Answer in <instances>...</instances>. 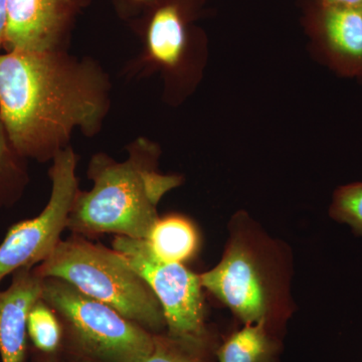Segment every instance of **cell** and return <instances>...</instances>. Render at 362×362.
Masks as SVG:
<instances>
[{
    "mask_svg": "<svg viewBox=\"0 0 362 362\" xmlns=\"http://www.w3.org/2000/svg\"><path fill=\"white\" fill-rule=\"evenodd\" d=\"M139 18L134 23L141 52L124 73L130 78L160 74L166 101L180 103L199 82L204 59L188 28L187 8L180 0H156Z\"/></svg>",
    "mask_w": 362,
    "mask_h": 362,
    "instance_id": "5",
    "label": "cell"
},
{
    "mask_svg": "<svg viewBox=\"0 0 362 362\" xmlns=\"http://www.w3.org/2000/svg\"><path fill=\"white\" fill-rule=\"evenodd\" d=\"M112 105V83L96 59L68 49L0 54V119L23 158L52 160L76 131L96 137Z\"/></svg>",
    "mask_w": 362,
    "mask_h": 362,
    "instance_id": "1",
    "label": "cell"
},
{
    "mask_svg": "<svg viewBox=\"0 0 362 362\" xmlns=\"http://www.w3.org/2000/svg\"><path fill=\"white\" fill-rule=\"evenodd\" d=\"M35 272L44 279L66 281L146 330L159 331L166 325L160 304L148 284L115 250L75 235L61 240Z\"/></svg>",
    "mask_w": 362,
    "mask_h": 362,
    "instance_id": "4",
    "label": "cell"
},
{
    "mask_svg": "<svg viewBox=\"0 0 362 362\" xmlns=\"http://www.w3.org/2000/svg\"><path fill=\"white\" fill-rule=\"evenodd\" d=\"M127 157L117 161L104 152L94 154L87 175L93 187L78 189L68 226L78 235L117 233L146 240L158 220L162 197L180 187L182 177L158 171L161 150L148 138L138 137L126 146Z\"/></svg>",
    "mask_w": 362,
    "mask_h": 362,
    "instance_id": "2",
    "label": "cell"
},
{
    "mask_svg": "<svg viewBox=\"0 0 362 362\" xmlns=\"http://www.w3.org/2000/svg\"><path fill=\"white\" fill-rule=\"evenodd\" d=\"M140 362H201L194 350L187 349L180 342L156 337L153 349Z\"/></svg>",
    "mask_w": 362,
    "mask_h": 362,
    "instance_id": "16",
    "label": "cell"
},
{
    "mask_svg": "<svg viewBox=\"0 0 362 362\" xmlns=\"http://www.w3.org/2000/svg\"><path fill=\"white\" fill-rule=\"evenodd\" d=\"M87 0H7L6 52L68 49L76 16Z\"/></svg>",
    "mask_w": 362,
    "mask_h": 362,
    "instance_id": "9",
    "label": "cell"
},
{
    "mask_svg": "<svg viewBox=\"0 0 362 362\" xmlns=\"http://www.w3.org/2000/svg\"><path fill=\"white\" fill-rule=\"evenodd\" d=\"M63 317L81 349L101 362H140L156 337L115 309L83 294L66 281L45 278L42 296Z\"/></svg>",
    "mask_w": 362,
    "mask_h": 362,
    "instance_id": "6",
    "label": "cell"
},
{
    "mask_svg": "<svg viewBox=\"0 0 362 362\" xmlns=\"http://www.w3.org/2000/svg\"><path fill=\"white\" fill-rule=\"evenodd\" d=\"M271 338L265 323L246 324L218 352L220 362H262L270 354Z\"/></svg>",
    "mask_w": 362,
    "mask_h": 362,
    "instance_id": "13",
    "label": "cell"
},
{
    "mask_svg": "<svg viewBox=\"0 0 362 362\" xmlns=\"http://www.w3.org/2000/svg\"><path fill=\"white\" fill-rule=\"evenodd\" d=\"M362 0H323V6H361Z\"/></svg>",
    "mask_w": 362,
    "mask_h": 362,
    "instance_id": "20",
    "label": "cell"
},
{
    "mask_svg": "<svg viewBox=\"0 0 362 362\" xmlns=\"http://www.w3.org/2000/svg\"><path fill=\"white\" fill-rule=\"evenodd\" d=\"M44 278L33 268L16 272L11 287L0 291V356L2 362H23L28 317L42 299Z\"/></svg>",
    "mask_w": 362,
    "mask_h": 362,
    "instance_id": "10",
    "label": "cell"
},
{
    "mask_svg": "<svg viewBox=\"0 0 362 362\" xmlns=\"http://www.w3.org/2000/svg\"><path fill=\"white\" fill-rule=\"evenodd\" d=\"M245 324L272 323L290 314V261L282 245L244 214L235 216L223 258L199 275Z\"/></svg>",
    "mask_w": 362,
    "mask_h": 362,
    "instance_id": "3",
    "label": "cell"
},
{
    "mask_svg": "<svg viewBox=\"0 0 362 362\" xmlns=\"http://www.w3.org/2000/svg\"><path fill=\"white\" fill-rule=\"evenodd\" d=\"M151 252L168 263H181L192 259L199 249L197 228L188 218L180 216L159 218L146 239Z\"/></svg>",
    "mask_w": 362,
    "mask_h": 362,
    "instance_id": "12",
    "label": "cell"
},
{
    "mask_svg": "<svg viewBox=\"0 0 362 362\" xmlns=\"http://www.w3.org/2000/svg\"><path fill=\"white\" fill-rule=\"evenodd\" d=\"M23 158L14 149L0 119V182L11 180L21 173L18 160Z\"/></svg>",
    "mask_w": 362,
    "mask_h": 362,
    "instance_id": "17",
    "label": "cell"
},
{
    "mask_svg": "<svg viewBox=\"0 0 362 362\" xmlns=\"http://www.w3.org/2000/svg\"><path fill=\"white\" fill-rule=\"evenodd\" d=\"M7 23V0H0V49L4 47Z\"/></svg>",
    "mask_w": 362,
    "mask_h": 362,
    "instance_id": "19",
    "label": "cell"
},
{
    "mask_svg": "<svg viewBox=\"0 0 362 362\" xmlns=\"http://www.w3.org/2000/svg\"><path fill=\"white\" fill-rule=\"evenodd\" d=\"M330 214L334 220L347 223L362 235V182L338 188L333 197Z\"/></svg>",
    "mask_w": 362,
    "mask_h": 362,
    "instance_id": "15",
    "label": "cell"
},
{
    "mask_svg": "<svg viewBox=\"0 0 362 362\" xmlns=\"http://www.w3.org/2000/svg\"><path fill=\"white\" fill-rule=\"evenodd\" d=\"M52 161L49 171L51 197L44 211L37 218L14 225L0 245V282L13 272L33 268L49 258L68 226L71 206L78 192L77 154L69 146Z\"/></svg>",
    "mask_w": 362,
    "mask_h": 362,
    "instance_id": "8",
    "label": "cell"
},
{
    "mask_svg": "<svg viewBox=\"0 0 362 362\" xmlns=\"http://www.w3.org/2000/svg\"><path fill=\"white\" fill-rule=\"evenodd\" d=\"M28 335L35 346L45 354L58 349L62 338L61 325L54 310L42 299L33 305L28 313Z\"/></svg>",
    "mask_w": 362,
    "mask_h": 362,
    "instance_id": "14",
    "label": "cell"
},
{
    "mask_svg": "<svg viewBox=\"0 0 362 362\" xmlns=\"http://www.w3.org/2000/svg\"><path fill=\"white\" fill-rule=\"evenodd\" d=\"M156 0H113L119 16L125 20L136 21L139 18Z\"/></svg>",
    "mask_w": 362,
    "mask_h": 362,
    "instance_id": "18",
    "label": "cell"
},
{
    "mask_svg": "<svg viewBox=\"0 0 362 362\" xmlns=\"http://www.w3.org/2000/svg\"><path fill=\"white\" fill-rule=\"evenodd\" d=\"M321 23L332 64L349 75L362 74V4L323 6Z\"/></svg>",
    "mask_w": 362,
    "mask_h": 362,
    "instance_id": "11",
    "label": "cell"
},
{
    "mask_svg": "<svg viewBox=\"0 0 362 362\" xmlns=\"http://www.w3.org/2000/svg\"><path fill=\"white\" fill-rule=\"evenodd\" d=\"M115 251L123 255L154 293L168 327V337L197 351L206 340L201 278L181 263L157 258L146 240L117 235Z\"/></svg>",
    "mask_w": 362,
    "mask_h": 362,
    "instance_id": "7",
    "label": "cell"
}]
</instances>
